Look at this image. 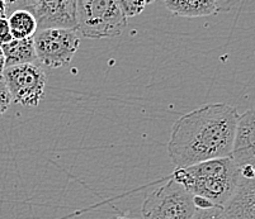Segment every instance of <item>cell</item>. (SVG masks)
Segmentation results:
<instances>
[{
  "label": "cell",
  "mask_w": 255,
  "mask_h": 219,
  "mask_svg": "<svg viewBox=\"0 0 255 219\" xmlns=\"http://www.w3.org/2000/svg\"><path fill=\"white\" fill-rule=\"evenodd\" d=\"M238 109L225 103L206 104L182 115L171 128L168 152L175 167L231 156Z\"/></svg>",
  "instance_id": "1"
},
{
  "label": "cell",
  "mask_w": 255,
  "mask_h": 219,
  "mask_svg": "<svg viewBox=\"0 0 255 219\" xmlns=\"http://www.w3.org/2000/svg\"><path fill=\"white\" fill-rule=\"evenodd\" d=\"M171 179L182 184L193 197L205 198L213 205L224 207L238 186L240 170L229 156L175 167Z\"/></svg>",
  "instance_id": "2"
},
{
  "label": "cell",
  "mask_w": 255,
  "mask_h": 219,
  "mask_svg": "<svg viewBox=\"0 0 255 219\" xmlns=\"http://www.w3.org/2000/svg\"><path fill=\"white\" fill-rule=\"evenodd\" d=\"M75 13L78 31L90 40L121 36L127 25L118 0H75Z\"/></svg>",
  "instance_id": "3"
},
{
  "label": "cell",
  "mask_w": 255,
  "mask_h": 219,
  "mask_svg": "<svg viewBox=\"0 0 255 219\" xmlns=\"http://www.w3.org/2000/svg\"><path fill=\"white\" fill-rule=\"evenodd\" d=\"M196 205L193 195L174 179L155 189L143 200L142 219H192Z\"/></svg>",
  "instance_id": "4"
},
{
  "label": "cell",
  "mask_w": 255,
  "mask_h": 219,
  "mask_svg": "<svg viewBox=\"0 0 255 219\" xmlns=\"http://www.w3.org/2000/svg\"><path fill=\"white\" fill-rule=\"evenodd\" d=\"M38 61L51 69L62 68L70 64L80 46L78 29L46 28L33 36Z\"/></svg>",
  "instance_id": "5"
},
{
  "label": "cell",
  "mask_w": 255,
  "mask_h": 219,
  "mask_svg": "<svg viewBox=\"0 0 255 219\" xmlns=\"http://www.w3.org/2000/svg\"><path fill=\"white\" fill-rule=\"evenodd\" d=\"M17 9H24L34 15L37 31L56 27L78 29L75 0H10L5 6V15Z\"/></svg>",
  "instance_id": "6"
},
{
  "label": "cell",
  "mask_w": 255,
  "mask_h": 219,
  "mask_svg": "<svg viewBox=\"0 0 255 219\" xmlns=\"http://www.w3.org/2000/svg\"><path fill=\"white\" fill-rule=\"evenodd\" d=\"M3 76L11 100L23 107H37L45 95L47 77L38 64H23L5 68Z\"/></svg>",
  "instance_id": "7"
},
{
  "label": "cell",
  "mask_w": 255,
  "mask_h": 219,
  "mask_svg": "<svg viewBox=\"0 0 255 219\" xmlns=\"http://www.w3.org/2000/svg\"><path fill=\"white\" fill-rule=\"evenodd\" d=\"M231 157L240 170V176H255V108L240 115Z\"/></svg>",
  "instance_id": "8"
},
{
  "label": "cell",
  "mask_w": 255,
  "mask_h": 219,
  "mask_svg": "<svg viewBox=\"0 0 255 219\" xmlns=\"http://www.w3.org/2000/svg\"><path fill=\"white\" fill-rule=\"evenodd\" d=\"M222 208L227 219H255V176H240L234 194Z\"/></svg>",
  "instance_id": "9"
},
{
  "label": "cell",
  "mask_w": 255,
  "mask_h": 219,
  "mask_svg": "<svg viewBox=\"0 0 255 219\" xmlns=\"http://www.w3.org/2000/svg\"><path fill=\"white\" fill-rule=\"evenodd\" d=\"M0 47L5 57V68L39 62L34 48L33 37L23 40H11L10 42L0 45Z\"/></svg>",
  "instance_id": "10"
},
{
  "label": "cell",
  "mask_w": 255,
  "mask_h": 219,
  "mask_svg": "<svg viewBox=\"0 0 255 219\" xmlns=\"http://www.w3.org/2000/svg\"><path fill=\"white\" fill-rule=\"evenodd\" d=\"M165 5L171 14L185 18L208 17L219 13L216 0H166Z\"/></svg>",
  "instance_id": "11"
},
{
  "label": "cell",
  "mask_w": 255,
  "mask_h": 219,
  "mask_svg": "<svg viewBox=\"0 0 255 219\" xmlns=\"http://www.w3.org/2000/svg\"><path fill=\"white\" fill-rule=\"evenodd\" d=\"M9 27L14 40H23L33 37L37 32V20L32 13L24 9H17L8 15Z\"/></svg>",
  "instance_id": "12"
},
{
  "label": "cell",
  "mask_w": 255,
  "mask_h": 219,
  "mask_svg": "<svg viewBox=\"0 0 255 219\" xmlns=\"http://www.w3.org/2000/svg\"><path fill=\"white\" fill-rule=\"evenodd\" d=\"M118 3L127 19L141 14L146 6L145 0H118Z\"/></svg>",
  "instance_id": "13"
},
{
  "label": "cell",
  "mask_w": 255,
  "mask_h": 219,
  "mask_svg": "<svg viewBox=\"0 0 255 219\" xmlns=\"http://www.w3.org/2000/svg\"><path fill=\"white\" fill-rule=\"evenodd\" d=\"M192 219H227L222 207L212 205L208 208H196Z\"/></svg>",
  "instance_id": "14"
},
{
  "label": "cell",
  "mask_w": 255,
  "mask_h": 219,
  "mask_svg": "<svg viewBox=\"0 0 255 219\" xmlns=\"http://www.w3.org/2000/svg\"><path fill=\"white\" fill-rule=\"evenodd\" d=\"M11 103H13V100H11L9 87L6 85L3 73H0V115H3L8 110Z\"/></svg>",
  "instance_id": "15"
},
{
  "label": "cell",
  "mask_w": 255,
  "mask_h": 219,
  "mask_svg": "<svg viewBox=\"0 0 255 219\" xmlns=\"http://www.w3.org/2000/svg\"><path fill=\"white\" fill-rule=\"evenodd\" d=\"M11 40H14V38L11 36L8 18L0 17V45L10 42Z\"/></svg>",
  "instance_id": "16"
},
{
  "label": "cell",
  "mask_w": 255,
  "mask_h": 219,
  "mask_svg": "<svg viewBox=\"0 0 255 219\" xmlns=\"http://www.w3.org/2000/svg\"><path fill=\"white\" fill-rule=\"evenodd\" d=\"M243 0H216L217 11H229L238 6Z\"/></svg>",
  "instance_id": "17"
},
{
  "label": "cell",
  "mask_w": 255,
  "mask_h": 219,
  "mask_svg": "<svg viewBox=\"0 0 255 219\" xmlns=\"http://www.w3.org/2000/svg\"><path fill=\"white\" fill-rule=\"evenodd\" d=\"M10 0H0V17H6L5 15V6Z\"/></svg>",
  "instance_id": "18"
},
{
  "label": "cell",
  "mask_w": 255,
  "mask_h": 219,
  "mask_svg": "<svg viewBox=\"0 0 255 219\" xmlns=\"http://www.w3.org/2000/svg\"><path fill=\"white\" fill-rule=\"evenodd\" d=\"M4 69H5V57H4L3 50L0 47V73H3Z\"/></svg>",
  "instance_id": "19"
},
{
  "label": "cell",
  "mask_w": 255,
  "mask_h": 219,
  "mask_svg": "<svg viewBox=\"0 0 255 219\" xmlns=\"http://www.w3.org/2000/svg\"><path fill=\"white\" fill-rule=\"evenodd\" d=\"M112 219H136V218H129V217H116V218Z\"/></svg>",
  "instance_id": "20"
},
{
  "label": "cell",
  "mask_w": 255,
  "mask_h": 219,
  "mask_svg": "<svg viewBox=\"0 0 255 219\" xmlns=\"http://www.w3.org/2000/svg\"><path fill=\"white\" fill-rule=\"evenodd\" d=\"M146 1V4H151V3H154L155 0H145Z\"/></svg>",
  "instance_id": "21"
},
{
  "label": "cell",
  "mask_w": 255,
  "mask_h": 219,
  "mask_svg": "<svg viewBox=\"0 0 255 219\" xmlns=\"http://www.w3.org/2000/svg\"><path fill=\"white\" fill-rule=\"evenodd\" d=\"M163 1H166V0H163Z\"/></svg>",
  "instance_id": "22"
}]
</instances>
